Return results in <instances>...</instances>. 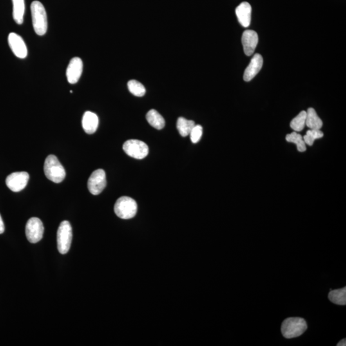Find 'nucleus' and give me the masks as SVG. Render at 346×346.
I'll list each match as a JSON object with an SVG mask.
<instances>
[{"instance_id":"nucleus-27","label":"nucleus","mask_w":346,"mask_h":346,"mask_svg":"<svg viewBox=\"0 0 346 346\" xmlns=\"http://www.w3.org/2000/svg\"><path fill=\"white\" fill-rule=\"evenodd\" d=\"M346 346V339L341 340L338 344H337V346Z\"/></svg>"},{"instance_id":"nucleus-18","label":"nucleus","mask_w":346,"mask_h":346,"mask_svg":"<svg viewBox=\"0 0 346 346\" xmlns=\"http://www.w3.org/2000/svg\"><path fill=\"white\" fill-rule=\"evenodd\" d=\"M146 119L151 126L157 129L164 128L165 124H166L164 117L154 109L149 111L147 113Z\"/></svg>"},{"instance_id":"nucleus-25","label":"nucleus","mask_w":346,"mask_h":346,"mask_svg":"<svg viewBox=\"0 0 346 346\" xmlns=\"http://www.w3.org/2000/svg\"><path fill=\"white\" fill-rule=\"evenodd\" d=\"M203 128L201 125H195L192 129L189 135L193 143H197L202 137Z\"/></svg>"},{"instance_id":"nucleus-7","label":"nucleus","mask_w":346,"mask_h":346,"mask_svg":"<svg viewBox=\"0 0 346 346\" xmlns=\"http://www.w3.org/2000/svg\"><path fill=\"white\" fill-rule=\"evenodd\" d=\"M43 224L39 218H32L26 223L25 232L26 238L31 243H37L42 238L44 234Z\"/></svg>"},{"instance_id":"nucleus-16","label":"nucleus","mask_w":346,"mask_h":346,"mask_svg":"<svg viewBox=\"0 0 346 346\" xmlns=\"http://www.w3.org/2000/svg\"><path fill=\"white\" fill-rule=\"evenodd\" d=\"M306 126L310 129H321L322 128L323 122L321 118L317 115L316 111L313 108H309L306 112Z\"/></svg>"},{"instance_id":"nucleus-6","label":"nucleus","mask_w":346,"mask_h":346,"mask_svg":"<svg viewBox=\"0 0 346 346\" xmlns=\"http://www.w3.org/2000/svg\"><path fill=\"white\" fill-rule=\"evenodd\" d=\"M122 148L126 155L136 159H143L149 153L148 145L141 140L136 139L127 140Z\"/></svg>"},{"instance_id":"nucleus-10","label":"nucleus","mask_w":346,"mask_h":346,"mask_svg":"<svg viewBox=\"0 0 346 346\" xmlns=\"http://www.w3.org/2000/svg\"><path fill=\"white\" fill-rule=\"evenodd\" d=\"M8 45L13 53L19 59H25L28 55L27 47L23 38L17 33L12 32L8 35Z\"/></svg>"},{"instance_id":"nucleus-13","label":"nucleus","mask_w":346,"mask_h":346,"mask_svg":"<svg viewBox=\"0 0 346 346\" xmlns=\"http://www.w3.org/2000/svg\"><path fill=\"white\" fill-rule=\"evenodd\" d=\"M263 66L262 55L256 53L252 58L248 66L245 69L244 80L245 82L251 81L258 74Z\"/></svg>"},{"instance_id":"nucleus-21","label":"nucleus","mask_w":346,"mask_h":346,"mask_svg":"<svg viewBox=\"0 0 346 346\" xmlns=\"http://www.w3.org/2000/svg\"><path fill=\"white\" fill-rule=\"evenodd\" d=\"M285 138H286L287 142L295 144L297 146V149L300 152H304L306 149H307V146H306L302 136L300 134L297 133L296 131L288 134Z\"/></svg>"},{"instance_id":"nucleus-3","label":"nucleus","mask_w":346,"mask_h":346,"mask_svg":"<svg viewBox=\"0 0 346 346\" xmlns=\"http://www.w3.org/2000/svg\"><path fill=\"white\" fill-rule=\"evenodd\" d=\"M307 329V324L304 319L289 318L285 319L282 325V333L287 339H293L300 337Z\"/></svg>"},{"instance_id":"nucleus-20","label":"nucleus","mask_w":346,"mask_h":346,"mask_svg":"<svg viewBox=\"0 0 346 346\" xmlns=\"http://www.w3.org/2000/svg\"><path fill=\"white\" fill-rule=\"evenodd\" d=\"M329 300L335 304L339 305H346V288L334 290L330 292L328 295Z\"/></svg>"},{"instance_id":"nucleus-1","label":"nucleus","mask_w":346,"mask_h":346,"mask_svg":"<svg viewBox=\"0 0 346 346\" xmlns=\"http://www.w3.org/2000/svg\"><path fill=\"white\" fill-rule=\"evenodd\" d=\"M33 27L38 35L46 34L48 30V19L45 8L41 2L33 1L30 6Z\"/></svg>"},{"instance_id":"nucleus-14","label":"nucleus","mask_w":346,"mask_h":346,"mask_svg":"<svg viewBox=\"0 0 346 346\" xmlns=\"http://www.w3.org/2000/svg\"><path fill=\"white\" fill-rule=\"evenodd\" d=\"M252 8L247 2H242L236 8V17L241 25L245 28L248 27L251 23Z\"/></svg>"},{"instance_id":"nucleus-24","label":"nucleus","mask_w":346,"mask_h":346,"mask_svg":"<svg viewBox=\"0 0 346 346\" xmlns=\"http://www.w3.org/2000/svg\"><path fill=\"white\" fill-rule=\"evenodd\" d=\"M323 136L324 133L321 129H310L307 131L303 138L306 145L311 146L314 144L315 140L322 138Z\"/></svg>"},{"instance_id":"nucleus-4","label":"nucleus","mask_w":346,"mask_h":346,"mask_svg":"<svg viewBox=\"0 0 346 346\" xmlns=\"http://www.w3.org/2000/svg\"><path fill=\"white\" fill-rule=\"evenodd\" d=\"M115 212L117 217L122 220H129L135 217L137 214V203L132 198L122 196L115 202Z\"/></svg>"},{"instance_id":"nucleus-9","label":"nucleus","mask_w":346,"mask_h":346,"mask_svg":"<svg viewBox=\"0 0 346 346\" xmlns=\"http://www.w3.org/2000/svg\"><path fill=\"white\" fill-rule=\"evenodd\" d=\"M29 177L28 173L24 171L11 173L6 178V186L15 193L21 191L27 185Z\"/></svg>"},{"instance_id":"nucleus-22","label":"nucleus","mask_w":346,"mask_h":346,"mask_svg":"<svg viewBox=\"0 0 346 346\" xmlns=\"http://www.w3.org/2000/svg\"><path fill=\"white\" fill-rule=\"evenodd\" d=\"M306 115L307 113L306 111H301L296 117H294L291 122V128L294 131L298 132V131H302L305 128L306 126Z\"/></svg>"},{"instance_id":"nucleus-2","label":"nucleus","mask_w":346,"mask_h":346,"mask_svg":"<svg viewBox=\"0 0 346 346\" xmlns=\"http://www.w3.org/2000/svg\"><path fill=\"white\" fill-rule=\"evenodd\" d=\"M44 171L46 178L51 182L59 184L66 177V171L64 167L56 156H48L44 165Z\"/></svg>"},{"instance_id":"nucleus-15","label":"nucleus","mask_w":346,"mask_h":346,"mask_svg":"<svg viewBox=\"0 0 346 346\" xmlns=\"http://www.w3.org/2000/svg\"><path fill=\"white\" fill-rule=\"evenodd\" d=\"M82 123V127L87 133L93 134L97 130L99 119L96 114L87 111L84 113Z\"/></svg>"},{"instance_id":"nucleus-19","label":"nucleus","mask_w":346,"mask_h":346,"mask_svg":"<svg viewBox=\"0 0 346 346\" xmlns=\"http://www.w3.org/2000/svg\"><path fill=\"white\" fill-rule=\"evenodd\" d=\"M195 122L193 120L185 119L184 117H179L177 120V129L182 137H187L189 135L192 129L195 126Z\"/></svg>"},{"instance_id":"nucleus-11","label":"nucleus","mask_w":346,"mask_h":346,"mask_svg":"<svg viewBox=\"0 0 346 346\" xmlns=\"http://www.w3.org/2000/svg\"><path fill=\"white\" fill-rule=\"evenodd\" d=\"M83 71V62L80 58L75 57L71 60L67 68L66 77L69 84H75L79 81Z\"/></svg>"},{"instance_id":"nucleus-5","label":"nucleus","mask_w":346,"mask_h":346,"mask_svg":"<svg viewBox=\"0 0 346 346\" xmlns=\"http://www.w3.org/2000/svg\"><path fill=\"white\" fill-rule=\"evenodd\" d=\"M72 227L68 221L60 223L57 231V247L61 254L68 253L72 242Z\"/></svg>"},{"instance_id":"nucleus-23","label":"nucleus","mask_w":346,"mask_h":346,"mask_svg":"<svg viewBox=\"0 0 346 346\" xmlns=\"http://www.w3.org/2000/svg\"><path fill=\"white\" fill-rule=\"evenodd\" d=\"M129 92L137 97H144L146 94V88L140 82L135 80H129L128 83Z\"/></svg>"},{"instance_id":"nucleus-8","label":"nucleus","mask_w":346,"mask_h":346,"mask_svg":"<svg viewBox=\"0 0 346 346\" xmlns=\"http://www.w3.org/2000/svg\"><path fill=\"white\" fill-rule=\"evenodd\" d=\"M106 185V174L104 170L97 169L91 174L88 183V189L91 194L98 195L104 191Z\"/></svg>"},{"instance_id":"nucleus-26","label":"nucleus","mask_w":346,"mask_h":346,"mask_svg":"<svg viewBox=\"0 0 346 346\" xmlns=\"http://www.w3.org/2000/svg\"><path fill=\"white\" fill-rule=\"evenodd\" d=\"M4 231H5V226H4V223L3 220H2L1 216L0 215V234L3 233Z\"/></svg>"},{"instance_id":"nucleus-12","label":"nucleus","mask_w":346,"mask_h":346,"mask_svg":"<svg viewBox=\"0 0 346 346\" xmlns=\"http://www.w3.org/2000/svg\"><path fill=\"white\" fill-rule=\"evenodd\" d=\"M242 42L245 54L247 56L253 55L258 42L257 33L253 30H245L242 34Z\"/></svg>"},{"instance_id":"nucleus-17","label":"nucleus","mask_w":346,"mask_h":346,"mask_svg":"<svg viewBox=\"0 0 346 346\" xmlns=\"http://www.w3.org/2000/svg\"><path fill=\"white\" fill-rule=\"evenodd\" d=\"M13 4V18L17 24L23 23L25 4L24 0H12Z\"/></svg>"}]
</instances>
